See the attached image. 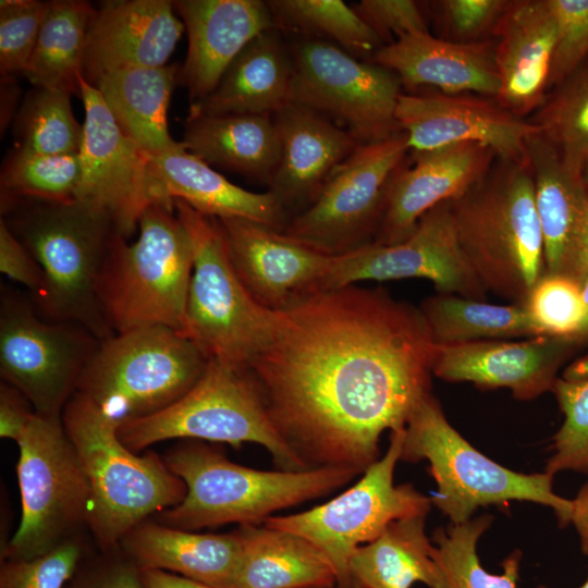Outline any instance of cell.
I'll use <instances>...</instances> for the list:
<instances>
[{"instance_id": "43", "label": "cell", "mask_w": 588, "mask_h": 588, "mask_svg": "<svg viewBox=\"0 0 588 588\" xmlns=\"http://www.w3.org/2000/svg\"><path fill=\"white\" fill-rule=\"evenodd\" d=\"M543 336L573 339L578 342L586 309L583 287L555 274H543L523 303Z\"/></svg>"}, {"instance_id": "47", "label": "cell", "mask_w": 588, "mask_h": 588, "mask_svg": "<svg viewBox=\"0 0 588 588\" xmlns=\"http://www.w3.org/2000/svg\"><path fill=\"white\" fill-rule=\"evenodd\" d=\"M510 1L506 0H444L434 2L437 13L452 41L481 42L493 32Z\"/></svg>"}, {"instance_id": "50", "label": "cell", "mask_w": 588, "mask_h": 588, "mask_svg": "<svg viewBox=\"0 0 588 588\" xmlns=\"http://www.w3.org/2000/svg\"><path fill=\"white\" fill-rule=\"evenodd\" d=\"M0 271L10 280L24 285L32 297L42 289L44 273L39 264L3 220H0Z\"/></svg>"}, {"instance_id": "52", "label": "cell", "mask_w": 588, "mask_h": 588, "mask_svg": "<svg viewBox=\"0 0 588 588\" xmlns=\"http://www.w3.org/2000/svg\"><path fill=\"white\" fill-rule=\"evenodd\" d=\"M140 571L146 588H212L205 584L163 571Z\"/></svg>"}, {"instance_id": "22", "label": "cell", "mask_w": 588, "mask_h": 588, "mask_svg": "<svg viewBox=\"0 0 588 588\" xmlns=\"http://www.w3.org/2000/svg\"><path fill=\"white\" fill-rule=\"evenodd\" d=\"M494 158L490 148L475 143L414 151L413 164H402L390 182L372 244L393 245L406 240L428 210L462 196L481 181Z\"/></svg>"}, {"instance_id": "16", "label": "cell", "mask_w": 588, "mask_h": 588, "mask_svg": "<svg viewBox=\"0 0 588 588\" xmlns=\"http://www.w3.org/2000/svg\"><path fill=\"white\" fill-rule=\"evenodd\" d=\"M81 98L83 172L75 199L105 212L127 240L147 207L174 200L167 196L151 156L122 132L98 89L83 78Z\"/></svg>"}, {"instance_id": "44", "label": "cell", "mask_w": 588, "mask_h": 588, "mask_svg": "<svg viewBox=\"0 0 588 588\" xmlns=\"http://www.w3.org/2000/svg\"><path fill=\"white\" fill-rule=\"evenodd\" d=\"M50 1H0L1 75L22 74L36 46Z\"/></svg>"}, {"instance_id": "21", "label": "cell", "mask_w": 588, "mask_h": 588, "mask_svg": "<svg viewBox=\"0 0 588 588\" xmlns=\"http://www.w3.org/2000/svg\"><path fill=\"white\" fill-rule=\"evenodd\" d=\"M539 219L544 273L579 285L588 279V185L541 135L527 144Z\"/></svg>"}, {"instance_id": "36", "label": "cell", "mask_w": 588, "mask_h": 588, "mask_svg": "<svg viewBox=\"0 0 588 588\" xmlns=\"http://www.w3.org/2000/svg\"><path fill=\"white\" fill-rule=\"evenodd\" d=\"M419 310L436 345L541 336L523 304L495 305L437 293Z\"/></svg>"}, {"instance_id": "18", "label": "cell", "mask_w": 588, "mask_h": 588, "mask_svg": "<svg viewBox=\"0 0 588 588\" xmlns=\"http://www.w3.org/2000/svg\"><path fill=\"white\" fill-rule=\"evenodd\" d=\"M395 119L413 151L475 143L490 148L498 159L523 161L528 140L541 134L536 124L497 101L461 95L402 93Z\"/></svg>"}, {"instance_id": "2", "label": "cell", "mask_w": 588, "mask_h": 588, "mask_svg": "<svg viewBox=\"0 0 588 588\" xmlns=\"http://www.w3.org/2000/svg\"><path fill=\"white\" fill-rule=\"evenodd\" d=\"M1 220L44 273L32 302L46 320L77 324L102 341L114 333L98 297L105 259L118 233L111 219L74 199L44 201L1 195Z\"/></svg>"}, {"instance_id": "12", "label": "cell", "mask_w": 588, "mask_h": 588, "mask_svg": "<svg viewBox=\"0 0 588 588\" xmlns=\"http://www.w3.org/2000/svg\"><path fill=\"white\" fill-rule=\"evenodd\" d=\"M405 427L391 431L385 454L350 489L310 510L269 516L265 526L294 532L310 541L330 561L339 588H352L350 562L355 551L376 540L393 522L427 515L431 499L411 483L394 485Z\"/></svg>"}, {"instance_id": "48", "label": "cell", "mask_w": 588, "mask_h": 588, "mask_svg": "<svg viewBox=\"0 0 588 588\" xmlns=\"http://www.w3.org/2000/svg\"><path fill=\"white\" fill-rule=\"evenodd\" d=\"M352 8L383 45L393 42V36L429 32L420 4L413 0H360Z\"/></svg>"}, {"instance_id": "5", "label": "cell", "mask_w": 588, "mask_h": 588, "mask_svg": "<svg viewBox=\"0 0 588 588\" xmlns=\"http://www.w3.org/2000/svg\"><path fill=\"white\" fill-rule=\"evenodd\" d=\"M62 422L87 479V526L100 551L119 548L132 529L184 499L185 483L164 461L125 446L118 425L87 399L75 393Z\"/></svg>"}, {"instance_id": "23", "label": "cell", "mask_w": 588, "mask_h": 588, "mask_svg": "<svg viewBox=\"0 0 588 588\" xmlns=\"http://www.w3.org/2000/svg\"><path fill=\"white\" fill-rule=\"evenodd\" d=\"M173 1H106L89 24L83 79L95 86L106 74L163 66L185 30Z\"/></svg>"}, {"instance_id": "42", "label": "cell", "mask_w": 588, "mask_h": 588, "mask_svg": "<svg viewBox=\"0 0 588 588\" xmlns=\"http://www.w3.org/2000/svg\"><path fill=\"white\" fill-rule=\"evenodd\" d=\"M552 392L564 420L553 438L544 471L553 476L564 470L588 474V376H562Z\"/></svg>"}, {"instance_id": "1", "label": "cell", "mask_w": 588, "mask_h": 588, "mask_svg": "<svg viewBox=\"0 0 588 588\" xmlns=\"http://www.w3.org/2000/svg\"><path fill=\"white\" fill-rule=\"evenodd\" d=\"M436 344L419 310L383 287L321 291L280 311L249 363L270 422L308 469L379 460L431 392Z\"/></svg>"}, {"instance_id": "28", "label": "cell", "mask_w": 588, "mask_h": 588, "mask_svg": "<svg viewBox=\"0 0 588 588\" xmlns=\"http://www.w3.org/2000/svg\"><path fill=\"white\" fill-rule=\"evenodd\" d=\"M293 61L291 49L273 27L252 39L204 99L192 103L191 115H273L289 103Z\"/></svg>"}, {"instance_id": "26", "label": "cell", "mask_w": 588, "mask_h": 588, "mask_svg": "<svg viewBox=\"0 0 588 588\" xmlns=\"http://www.w3.org/2000/svg\"><path fill=\"white\" fill-rule=\"evenodd\" d=\"M492 35L500 77L495 101L523 118L539 108L559 38L556 16L549 0L510 1Z\"/></svg>"}, {"instance_id": "39", "label": "cell", "mask_w": 588, "mask_h": 588, "mask_svg": "<svg viewBox=\"0 0 588 588\" xmlns=\"http://www.w3.org/2000/svg\"><path fill=\"white\" fill-rule=\"evenodd\" d=\"M83 125L75 119L71 94L35 87L28 93L13 119L15 149L44 154H78Z\"/></svg>"}, {"instance_id": "54", "label": "cell", "mask_w": 588, "mask_h": 588, "mask_svg": "<svg viewBox=\"0 0 588 588\" xmlns=\"http://www.w3.org/2000/svg\"><path fill=\"white\" fill-rule=\"evenodd\" d=\"M17 87L13 76L1 75V127H7L11 121L16 103Z\"/></svg>"}, {"instance_id": "7", "label": "cell", "mask_w": 588, "mask_h": 588, "mask_svg": "<svg viewBox=\"0 0 588 588\" xmlns=\"http://www.w3.org/2000/svg\"><path fill=\"white\" fill-rule=\"evenodd\" d=\"M421 460L437 483L431 503L452 524L469 520L480 506L513 500L549 506L562 526L571 523L572 500L554 493L553 475L514 471L483 455L449 422L431 392L411 414L401 452V461Z\"/></svg>"}, {"instance_id": "41", "label": "cell", "mask_w": 588, "mask_h": 588, "mask_svg": "<svg viewBox=\"0 0 588 588\" xmlns=\"http://www.w3.org/2000/svg\"><path fill=\"white\" fill-rule=\"evenodd\" d=\"M82 172L79 152L44 155L14 149L1 168V195L44 201L74 200Z\"/></svg>"}, {"instance_id": "29", "label": "cell", "mask_w": 588, "mask_h": 588, "mask_svg": "<svg viewBox=\"0 0 588 588\" xmlns=\"http://www.w3.org/2000/svg\"><path fill=\"white\" fill-rule=\"evenodd\" d=\"M120 548L140 569L163 571L212 588H230L242 540L237 529L199 534L147 519L123 538Z\"/></svg>"}, {"instance_id": "3", "label": "cell", "mask_w": 588, "mask_h": 588, "mask_svg": "<svg viewBox=\"0 0 588 588\" xmlns=\"http://www.w3.org/2000/svg\"><path fill=\"white\" fill-rule=\"evenodd\" d=\"M499 160L450 208L461 250L486 291L523 304L544 273L534 179L527 159Z\"/></svg>"}, {"instance_id": "4", "label": "cell", "mask_w": 588, "mask_h": 588, "mask_svg": "<svg viewBox=\"0 0 588 588\" xmlns=\"http://www.w3.org/2000/svg\"><path fill=\"white\" fill-rule=\"evenodd\" d=\"M164 463L186 486L184 499L157 522L183 530L264 523L271 514L329 494L360 473L345 467L259 470L231 462L201 441L171 449Z\"/></svg>"}, {"instance_id": "37", "label": "cell", "mask_w": 588, "mask_h": 588, "mask_svg": "<svg viewBox=\"0 0 588 588\" xmlns=\"http://www.w3.org/2000/svg\"><path fill=\"white\" fill-rule=\"evenodd\" d=\"M267 4L280 32L305 38L331 39L352 56H373L383 46L380 37L341 0H269Z\"/></svg>"}, {"instance_id": "17", "label": "cell", "mask_w": 588, "mask_h": 588, "mask_svg": "<svg viewBox=\"0 0 588 588\" xmlns=\"http://www.w3.org/2000/svg\"><path fill=\"white\" fill-rule=\"evenodd\" d=\"M409 278L431 281L438 293L485 301L487 291L458 245L450 200L428 210L403 242L393 245L369 244L350 254L332 257L322 291L366 280Z\"/></svg>"}, {"instance_id": "14", "label": "cell", "mask_w": 588, "mask_h": 588, "mask_svg": "<svg viewBox=\"0 0 588 588\" xmlns=\"http://www.w3.org/2000/svg\"><path fill=\"white\" fill-rule=\"evenodd\" d=\"M291 53L289 102L322 114L359 145L401 132L395 119L401 81L393 72L316 38H301Z\"/></svg>"}, {"instance_id": "34", "label": "cell", "mask_w": 588, "mask_h": 588, "mask_svg": "<svg viewBox=\"0 0 588 588\" xmlns=\"http://www.w3.org/2000/svg\"><path fill=\"white\" fill-rule=\"evenodd\" d=\"M427 515L393 522L376 540L359 547L350 562L352 588H448L425 531Z\"/></svg>"}, {"instance_id": "40", "label": "cell", "mask_w": 588, "mask_h": 588, "mask_svg": "<svg viewBox=\"0 0 588 588\" xmlns=\"http://www.w3.org/2000/svg\"><path fill=\"white\" fill-rule=\"evenodd\" d=\"M535 119L541 135L572 168H588V57L547 96Z\"/></svg>"}, {"instance_id": "13", "label": "cell", "mask_w": 588, "mask_h": 588, "mask_svg": "<svg viewBox=\"0 0 588 588\" xmlns=\"http://www.w3.org/2000/svg\"><path fill=\"white\" fill-rule=\"evenodd\" d=\"M408 150L402 132L359 145L335 168L316 200L291 218L281 231L332 257L372 244L390 182Z\"/></svg>"}, {"instance_id": "51", "label": "cell", "mask_w": 588, "mask_h": 588, "mask_svg": "<svg viewBox=\"0 0 588 588\" xmlns=\"http://www.w3.org/2000/svg\"><path fill=\"white\" fill-rule=\"evenodd\" d=\"M36 412L28 399L12 384H0V437L17 440L21 438Z\"/></svg>"}, {"instance_id": "24", "label": "cell", "mask_w": 588, "mask_h": 588, "mask_svg": "<svg viewBox=\"0 0 588 588\" xmlns=\"http://www.w3.org/2000/svg\"><path fill=\"white\" fill-rule=\"evenodd\" d=\"M173 5L188 38L180 82L188 90L191 105L211 93L252 39L275 27L267 1L176 0Z\"/></svg>"}, {"instance_id": "57", "label": "cell", "mask_w": 588, "mask_h": 588, "mask_svg": "<svg viewBox=\"0 0 588 588\" xmlns=\"http://www.w3.org/2000/svg\"><path fill=\"white\" fill-rule=\"evenodd\" d=\"M584 179H585V182L588 185V168L584 171Z\"/></svg>"}, {"instance_id": "31", "label": "cell", "mask_w": 588, "mask_h": 588, "mask_svg": "<svg viewBox=\"0 0 588 588\" xmlns=\"http://www.w3.org/2000/svg\"><path fill=\"white\" fill-rule=\"evenodd\" d=\"M167 196L209 217L243 218L282 230L286 216L270 193L247 191L185 149L151 156Z\"/></svg>"}, {"instance_id": "32", "label": "cell", "mask_w": 588, "mask_h": 588, "mask_svg": "<svg viewBox=\"0 0 588 588\" xmlns=\"http://www.w3.org/2000/svg\"><path fill=\"white\" fill-rule=\"evenodd\" d=\"M240 560L230 588H331L335 571L310 541L294 532L240 525Z\"/></svg>"}, {"instance_id": "9", "label": "cell", "mask_w": 588, "mask_h": 588, "mask_svg": "<svg viewBox=\"0 0 588 588\" xmlns=\"http://www.w3.org/2000/svg\"><path fill=\"white\" fill-rule=\"evenodd\" d=\"M122 443L139 452L160 441L187 439L262 445L282 470L308 469L269 420L247 367L210 358L196 384L167 408L118 427Z\"/></svg>"}, {"instance_id": "27", "label": "cell", "mask_w": 588, "mask_h": 588, "mask_svg": "<svg viewBox=\"0 0 588 588\" xmlns=\"http://www.w3.org/2000/svg\"><path fill=\"white\" fill-rule=\"evenodd\" d=\"M371 59L411 88L433 86L446 95L473 91L494 99L500 91L493 47L486 41L465 44L417 33L383 45Z\"/></svg>"}, {"instance_id": "38", "label": "cell", "mask_w": 588, "mask_h": 588, "mask_svg": "<svg viewBox=\"0 0 588 588\" xmlns=\"http://www.w3.org/2000/svg\"><path fill=\"white\" fill-rule=\"evenodd\" d=\"M492 520L491 515H481L433 531L432 556L448 588H516L523 558L519 550L503 561L501 574L487 572L479 561L477 543Z\"/></svg>"}, {"instance_id": "10", "label": "cell", "mask_w": 588, "mask_h": 588, "mask_svg": "<svg viewBox=\"0 0 588 588\" xmlns=\"http://www.w3.org/2000/svg\"><path fill=\"white\" fill-rule=\"evenodd\" d=\"M194 248L184 327L181 331L210 359L248 367L271 340L280 311L258 304L231 264L219 219L174 199Z\"/></svg>"}, {"instance_id": "33", "label": "cell", "mask_w": 588, "mask_h": 588, "mask_svg": "<svg viewBox=\"0 0 588 588\" xmlns=\"http://www.w3.org/2000/svg\"><path fill=\"white\" fill-rule=\"evenodd\" d=\"M180 71L176 64L122 69L103 75L94 86L122 132L152 157L181 146L167 122Z\"/></svg>"}, {"instance_id": "46", "label": "cell", "mask_w": 588, "mask_h": 588, "mask_svg": "<svg viewBox=\"0 0 588 588\" xmlns=\"http://www.w3.org/2000/svg\"><path fill=\"white\" fill-rule=\"evenodd\" d=\"M549 2L559 25L549 76V87H555L588 57V0Z\"/></svg>"}, {"instance_id": "30", "label": "cell", "mask_w": 588, "mask_h": 588, "mask_svg": "<svg viewBox=\"0 0 588 588\" xmlns=\"http://www.w3.org/2000/svg\"><path fill=\"white\" fill-rule=\"evenodd\" d=\"M185 149L210 167L269 184L281 157L272 115H191L184 122Z\"/></svg>"}, {"instance_id": "56", "label": "cell", "mask_w": 588, "mask_h": 588, "mask_svg": "<svg viewBox=\"0 0 588 588\" xmlns=\"http://www.w3.org/2000/svg\"><path fill=\"white\" fill-rule=\"evenodd\" d=\"M537 588H548V587L540 585ZM579 588H588V578Z\"/></svg>"}, {"instance_id": "6", "label": "cell", "mask_w": 588, "mask_h": 588, "mask_svg": "<svg viewBox=\"0 0 588 588\" xmlns=\"http://www.w3.org/2000/svg\"><path fill=\"white\" fill-rule=\"evenodd\" d=\"M134 243L115 237L98 284L99 304L113 333L146 327L182 331L194 268L191 235L174 204L156 203L138 221Z\"/></svg>"}, {"instance_id": "11", "label": "cell", "mask_w": 588, "mask_h": 588, "mask_svg": "<svg viewBox=\"0 0 588 588\" xmlns=\"http://www.w3.org/2000/svg\"><path fill=\"white\" fill-rule=\"evenodd\" d=\"M21 520L3 560L41 555L87 525L89 489L62 416L35 414L16 442Z\"/></svg>"}, {"instance_id": "20", "label": "cell", "mask_w": 588, "mask_h": 588, "mask_svg": "<svg viewBox=\"0 0 588 588\" xmlns=\"http://www.w3.org/2000/svg\"><path fill=\"white\" fill-rule=\"evenodd\" d=\"M583 346L573 339L534 336L436 345L432 373L449 382L506 388L528 401L552 391L559 369Z\"/></svg>"}, {"instance_id": "35", "label": "cell", "mask_w": 588, "mask_h": 588, "mask_svg": "<svg viewBox=\"0 0 588 588\" xmlns=\"http://www.w3.org/2000/svg\"><path fill=\"white\" fill-rule=\"evenodd\" d=\"M95 8L86 1L49 2L40 33L23 73L34 87L81 97L86 39Z\"/></svg>"}, {"instance_id": "49", "label": "cell", "mask_w": 588, "mask_h": 588, "mask_svg": "<svg viewBox=\"0 0 588 588\" xmlns=\"http://www.w3.org/2000/svg\"><path fill=\"white\" fill-rule=\"evenodd\" d=\"M65 588H146L140 568L121 550L84 559Z\"/></svg>"}, {"instance_id": "55", "label": "cell", "mask_w": 588, "mask_h": 588, "mask_svg": "<svg viewBox=\"0 0 588 588\" xmlns=\"http://www.w3.org/2000/svg\"><path fill=\"white\" fill-rule=\"evenodd\" d=\"M583 298L586 306V310L588 314V279L586 280L585 284L583 285Z\"/></svg>"}, {"instance_id": "15", "label": "cell", "mask_w": 588, "mask_h": 588, "mask_svg": "<svg viewBox=\"0 0 588 588\" xmlns=\"http://www.w3.org/2000/svg\"><path fill=\"white\" fill-rule=\"evenodd\" d=\"M99 344L88 330L46 320L32 299L2 291L0 373L28 399L36 414L62 416Z\"/></svg>"}, {"instance_id": "53", "label": "cell", "mask_w": 588, "mask_h": 588, "mask_svg": "<svg viewBox=\"0 0 588 588\" xmlns=\"http://www.w3.org/2000/svg\"><path fill=\"white\" fill-rule=\"evenodd\" d=\"M572 504L571 523L578 532L583 553L588 556V482L580 488Z\"/></svg>"}, {"instance_id": "58", "label": "cell", "mask_w": 588, "mask_h": 588, "mask_svg": "<svg viewBox=\"0 0 588 588\" xmlns=\"http://www.w3.org/2000/svg\"><path fill=\"white\" fill-rule=\"evenodd\" d=\"M331 588H339V587H338V586H335V587H331Z\"/></svg>"}, {"instance_id": "19", "label": "cell", "mask_w": 588, "mask_h": 588, "mask_svg": "<svg viewBox=\"0 0 588 588\" xmlns=\"http://www.w3.org/2000/svg\"><path fill=\"white\" fill-rule=\"evenodd\" d=\"M219 221L233 269L262 307L283 311L322 291L332 256L310 249L257 221L243 218Z\"/></svg>"}, {"instance_id": "45", "label": "cell", "mask_w": 588, "mask_h": 588, "mask_svg": "<svg viewBox=\"0 0 588 588\" xmlns=\"http://www.w3.org/2000/svg\"><path fill=\"white\" fill-rule=\"evenodd\" d=\"M85 559L78 537L26 560H3L0 588H65Z\"/></svg>"}, {"instance_id": "25", "label": "cell", "mask_w": 588, "mask_h": 588, "mask_svg": "<svg viewBox=\"0 0 588 588\" xmlns=\"http://www.w3.org/2000/svg\"><path fill=\"white\" fill-rule=\"evenodd\" d=\"M281 140L279 164L268 184L285 216H296L358 146L343 127L306 107L286 103L273 115Z\"/></svg>"}, {"instance_id": "8", "label": "cell", "mask_w": 588, "mask_h": 588, "mask_svg": "<svg viewBox=\"0 0 588 588\" xmlns=\"http://www.w3.org/2000/svg\"><path fill=\"white\" fill-rule=\"evenodd\" d=\"M209 358L180 331L146 327L100 341L76 394L118 425L156 414L187 393Z\"/></svg>"}]
</instances>
